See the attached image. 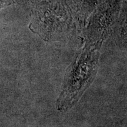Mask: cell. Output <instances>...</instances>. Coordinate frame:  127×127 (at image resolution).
Segmentation results:
<instances>
[{"label": "cell", "instance_id": "1", "mask_svg": "<svg viewBox=\"0 0 127 127\" xmlns=\"http://www.w3.org/2000/svg\"><path fill=\"white\" fill-rule=\"evenodd\" d=\"M98 52L82 54L72 64L58 100V109H66L74 105L88 88L96 74Z\"/></svg>", "mask_w": 127, "mask_h": 127}, {"label": "cell", "instance_id": "2", "mask_svg": "<svg viewBox=\"0 0 127 127\" xmlns=\"http://www.w3.org/2000/svg\"><path fill=\"white\" fill-rule=\"evenodd\" d=\"M9 3V0H0V9Z\"/></svg>", "mask_w": 127, "mask_h": 127}]
</instances>
